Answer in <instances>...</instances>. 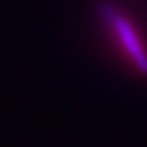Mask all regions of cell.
I'll use <instances>...</instances> for the list:
<instances>
[{
	"label": "cell",
	"mask_w": 147,
	"mask_h": 147,
	"mask_svg": "<svg viewBox=\"0 0 147 147\" xmlns=\"http://www.w3.org/2000/svg\"><path fill=\"white\" fill-rule=\"evenodd\" d=\"M98 11L104 21L112 27L120 40L121 45L124 47L127 53L134 60V63L143 74H147V53L139 40L135 29L132 27L129 21L121 12L116 10L113 4L109 1H100Z\"/></svg>",
	"instance_id": "6da1fadb"
}]
</instances>
